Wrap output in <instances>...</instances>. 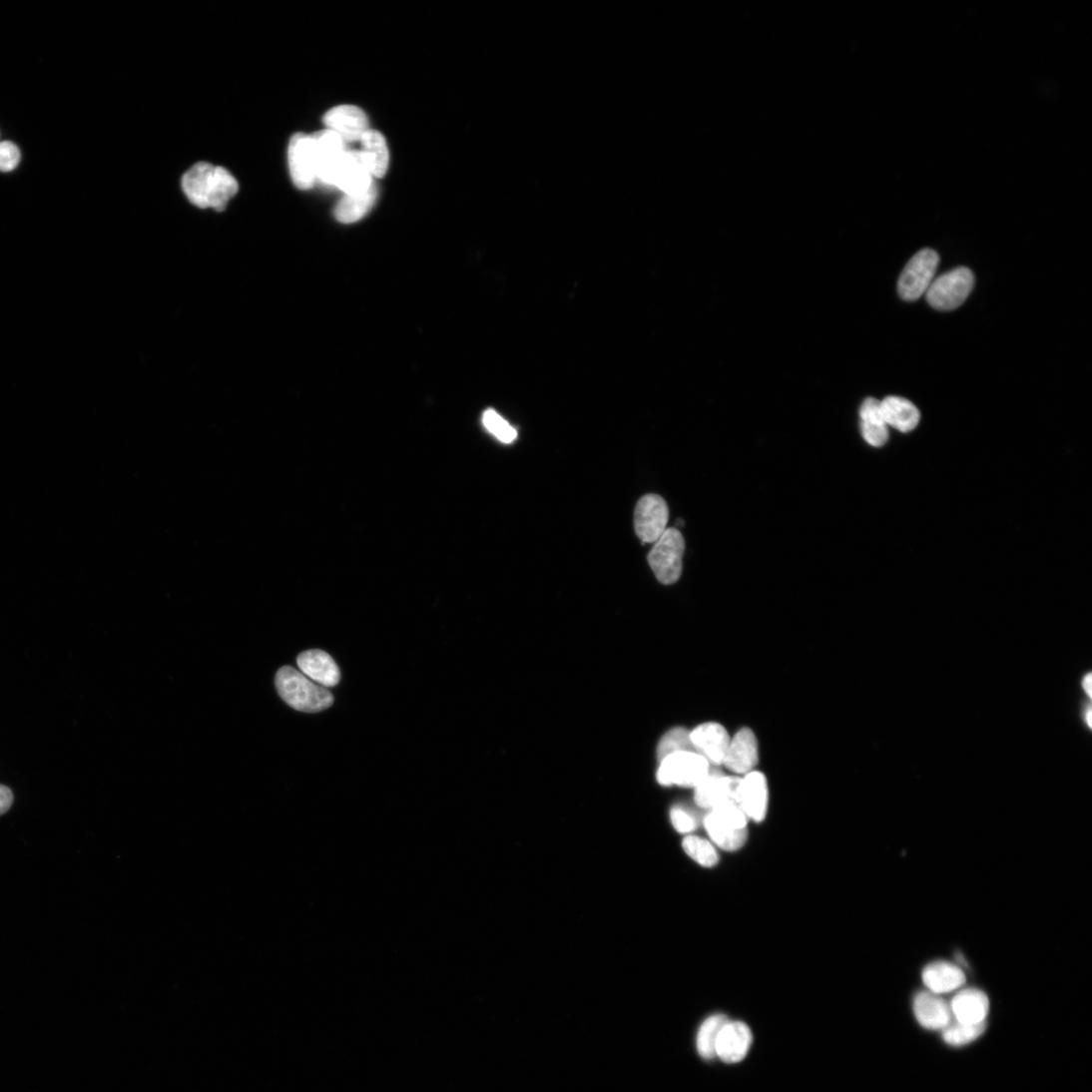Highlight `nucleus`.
I'll return each mask as SVG.
<instances>
[{
    "mask_svg": "<svg viewBox=\"0 0 1092 1092\" xmlns=\"http://www.w3.org/2000/svg\"><path fill=\"white\" fill-rule=\"evenodd\" d=\"M860 417L861 431L866 442L874 447L885 445L889 432L880 402L873 398L866 399L861 406Z\"/></svg>",
    "mask_w": 1092,
    "mask_h": 1092,
    "instance_id": "nucleus-22",
    "label": "nucleus"
},
{
    "mask_svg": "<svg viewBox=\"0 0 1092 1092\" xmlns=\"http://www.w3.org/2000/svg\"><path fill=\"white\" fill-rule=\"evenodd\" d=\"M880 405L887 426H891L903 433L916 428L920 420V414L917 408L908 400L891 396L880 402Z\"/></svg>",
    "mask_w": 1092,
    "mask_h": 1092,
    "instance_id": "nucleus-23",
    "label": "nucleus"
},
{
    "mask_svg": "<svg viewBox=\"0 0 1092 1092\" xmlns=\"http://www.w3.org/2000/svg\"><path fill=\"white\" fill-rule=\"evenodd\" d=\"M485 427L500 441L512 443L517 438V431L494 410H487L483 416Z\"/></svg>",
    "mask_w": 1092,
    "mask_h": 1092,
    "instance_id": "nucleus-30",
    "label": "nucleus"
},
{
    "mask_svg": "<svg viewBox=\"0 0 1092 1092\" xmlns=\"http://www.w3.org/2000/svg\"><path fill=\"white\" fill-rule=\"evenodd\" d=\"M1082 687L1084 692L1091 697V675L1090 673L1085 675L1082 680Z\"/></svg>",
    "mask_w": 1092,
    "mask_h": 1092,
    "instance_id": "nucleus-34",
    "label": "nucleus"
},
{
    "mask_svg": "<svg viewBox=\"0 0 1092 1092\" xmlns=\"http://www.w3.org/2000/svg\"><path fill=\"white\" fill-rule=\"evenodd\" d=\"M328 130L336 133L344 143L360 141L369 130L365 113L356 106L342 105L331 109L324 117Z\"/></svg>",
    "mask_w": 1092,
    "mask_h": 1092,
    "instance_id": "nucleus-16",
    "label": "nucleus"
},
{
    "mask_svg": "<svg viewBox=\"0 0 1092 1092\" xmlns=\"http://www.w3.org/2000/svg\"><path fill=\"white\" fill-rule=\"evenodd\" d=\"M986 1030V1023L978 1025L962 1024L952 1021L943 1030V1039L952 1047H962L976 1041Z\"/></svg>",
    "mask_w": 1092,
    "mask_h": 1092,
    "instance_id": "nucleus-28",
    "label": "nucleus"
},
{
    "mask_svg": "<svg viewBox=\"0 0 1092 1092\" xmlns=\"http://www.w3.org/2000/svg\"><path fill=\"white\" fill-rule=\"evenodd\" d=\"M741 780L742 778L727 776L719 770L711 769L704 782L694 789L695 803L701 809L710 811L726 805H738Z\"/></svg>",
    "mask_w": 1092,
    "mask_h": 1092,
    "instance_id": "nucleus-8",
    "label": "nucleus"
},
{
    "mask_svg": "<svg viewBox=\"0 0 1092 1092\" xmlns=\"http://www.w3.org/2000/svg\"><path fill=\"white\" fill-rule=\"evenodd\" d=\"M361 142V153L372 178L381 179L385 176L389 154L383 135L375 130H368Z\"/></svg>",
    "mask_w": 1092,
    "mask_h": 1092,
    "instance_id": "nucleus-24",
    "label": "nucleus"
},
{
    "mask_svg": "<svg viewBox=\"0 0 1092 1092\" xmlns=\"http://www.w3.org/2000/svg\"><path fill=\"white\" fill-rule=\"evenodd\" d=\"M287 160L294 186L302 191L313 188L317 181V174L310 135L297 133L291 137Z\"/></svg>",
    "mask_w": 1092,
    "mask_h": 1092,
    "instance_id": "nucleus-10",
    "label": "nucleus"
},
{
    "mask_svg": "<svg viewBox=\"0 0 1092 1092\" xmlns=\"http://www.w3.org/2000/svg\"><path fill=\"white\" fill-rule=\"evenodd\" d=\"M913 1011L919 1025L926 1030L943 1031L953 1021L950 1004L930 991L915 995Z\"/></svg>",
    "mask_w": 1092,
    "mask_h": 1092,
    "instance_id": "nucleus-15",
    "label": "nucleus"
},
{
    "mask_svg": "<svg viewBox=\"0 0 1092 1092\" xmlns=\"http://www.w3.org/2000/svg\"><path fill=\"white\" fill-rule=\"evenodd\" d=\"M21 161V152L12 142H0V172L14 171Z\"/></svg>",
    "mask_w": 1092,
    "mask_h": 1092,
    "instance_id": "nucleus-31",
    "label": "nucleus"
},
{
    "mask_svg": "<svg viewBox=\"0 0 1092 1092\" xmlns=\"http://www.w3.org/2000/svg\"><path fill=\"white\" fill-rule=\"evenodd\" d=\"M14 803V795L12 791L4 786H0V816L5 815L10 811Z\"/></svg>",
    "mask_w": 1092,
    "mask_h": 1092,
    "instance_id": "nucleus-33",
    "label": "nucleus"
},
{
    "mask_svg": "<svg viewBox=\"0 0 1092 1092\" xmlns=\"http://www.w3.org/2000/svg\"><path fill=\"white\" fill-rule=\"evenodd\" d=\"M275 686L285 704L297 712L320 713L334 704V696L327 688L315 684L289 666L278 670Z\"/></svg>",
    "mask_w": 1092,
    "mask_h": 1092,
    "instance_id": "nucleus-2",
    "label": "nucleus"
},
{
    "mask_svg": "<svg viewBox=\"0 0 1092 1092\" xmlns=\"http://www.w3.org/2000/svg\"><path fill=\"white\" fill-rule=\"evenodd\" d=\"M183 190L189 201L200 209L222 212L240 191V185L226 169L199 163L183 177Z\"/></svg>",
    "mask_w": 1092,
    "mask_h": 1092,
    "instance_id": "nucleus-1",
    "label": "nucleus"
},
{
    "mask_svg": "<svg viewBox=\"0 0 1092 1092\" xmlns=\"http://www.w3.org/2000/svg\"><path fill=\"white\" fill-rule=\"evenodd\" d=\"M296 663L299 671L308 679L313 680L325 688H332L340 682V670L327 653L320 650H310L301 653Z\"/></svg>",
    "mask_w": 1092,
    "mask_h": 1092,
    "instance_id": "nucleus-18",
    "label": "nucleus"
},
{
    "mask_svg": "<svg viewBox=\"0 0 1092 1092\" xmlns=\"http://www.w3.org/2000/svg\"><path fill=\"white\" fill-rule=\"evenodd\" d=\"M950 1008L956 1022L968 1025L985 1023L989 1011L987 995L976 988L959 991L951 1000Z\"/></svg>",
    "mask_w": 1092,
    "mask_h": 1092,
    "instance_id": "nucleus-19",
    "label": "nucleus"
},
{
    "mask_svg": "<svg viewBox=\"0 0 1092 1092\" xmlns=\"http://www.w3.org/2000/svg\"><path fill=\"white\" fill-rule=\"evenodd\" d=\"M940 264L937 253L922 250L917 253L904 268L899 280L898 292L907 301H913L923 295L934 279Z\"/></svg>",
    "mask_w": 1092,
    "mask_h": 1092,
    "instance_id": "nucleus-7",
    "label": "nucleus"
},
{
    "mask_svg": "<svg viewBox=\"0 0 1092 1092\" xmlns=\"http://www.w3.org/2000/svg\"><path fill=\"white\" fill-rule=\"evenodd\" d=\"M759 761L758 742L749 729L741 730L731 743L724 766L738 775H747L754 771Z\"/></svg>",
    "mask_w": 1092,
    "mask_h": 1092,
    "instance_id": "nucleus-17",
    "label": "nucleus"
},
{
    "mask_svg": "<svg viewBox=\"0 0 1092 1092\" xmlns=\"http://www.w3.org/2000/svg\"><path fill=\"white\" fill-rule=\"evenodd\" d=\"M729 1022L724 1015H715L701 1025L697 1035V1051L702 1058L712 1060L717 1057V1043L721 1031Z\"/></svg>",
    "mask_w": 1092,
    "mask_h": 1092,
    "instance_id": "nucleus-26",
    "label": "nucleus"
},
{
    "mask_svg": "<svg viewBox=\"0 0 1092 1092\" xmlns=\"http://www.w3.org/2000/svg\"><path fill=\"white\" fill-rule=\"evenodd\" d=\"M668 520L669 507L661 496L650 494L639 501L635 512V527L643 542H656L666 531Z\"/></svg>",
    "mask_w": 1092,
    "mask_h": 1092,
    "instance_id": "nucleus-11",
    "label": "nucleus"
},
{
    "mask_svg": "<svg viewBox=\"0 0 1092 1092\" xmlns=\"http://www.w3.org/2000/svg\"><path fill=\"white\" fill-rule=\"evenodd\" d=\"M710 762L696 752L670 755L660 761L658 783L663 787L695 789L711 771Z\"/></svg>",
    "mask_w": 1092,
    "mask_h": 1092,
    "instance_id": "nucleus-4",
    "label": "nucleus"
},
{
    "mask_svg": "<svg viewBox=\"0 0 1092 1092\" xmlns=\"http://www.w3.org/2000/svg\"><path fill=\"white\" fill-rule=\"evenodd\" d=\"M922 981L928 991L941 995L962 987L966 982V976L957 965L947 961H937L923 969Z\"/></svg>",
    "mask_w": 1092,
    "mask_h": 1092,
    "instance_id": "nucleus-21",
    "label": "nucleus"
},
{
    "mask_svg": "<svg viewBox=\"0 0 1092 1092\" xmlns=\"http://www.w3.org/2000/svg\"><path fill=\"white\" fill-rule=\"evenodd\" d=\"M768 800L767 780L761 772L753 771L742 778L738 805L749 819L761 822L766 818Z\"/></svg>",
    "mask_w": 1092,
    "mask_h": 1092,
    "instance_id": "nucleus-14",
    "label": "nucleus"
},
{
    "mask_svg": "<svg viewBox=\"0 0 1092 1092\" xmlns=\"http://www.w3.org/2000/svg\"><path fill=\"white\" fill-rule=\"evenodd\" d=\"M753 1042L750 1028L742 1022H728L720 1033L717 1056L726 1063H738L745 1059Z\"/></svg>",
    "mask_w": 1092,
    "mask_h": 1092,
    "instance_id": "nucleus-20",
    "label": "nucleus"
},
{
    "mask_svg": "<svg viewBox=\"0 0 1092 1092\" xmlns=\"http://www.w3.org/2000/svg\"><path fill=\"white\" fill-rule=\"evenodd\" d=\"M310 138L313 142L317 180L334 186L337 171L347 151L345 143L328 129L310 135Z\"/></svg>",
    "mask_w": 1092,
    "mask_h": 1092,
    "instance_id": "nucleus-9",
    "label": "nucleus"
},
{
    "mask_svg": "<svg viewBox=\"0 0 1092 1092\" xmlns=\"http://www.w3.org/2000/svg\"><path fill=\"white\" fill-rule=\"evenodd\" d=\"M749 819L736 804L710 811L705 827L713 841L725 850L741 848L748 837Z\"/></svg>",
    "mask_w": 1092,
    "mask_h": 1092,
    "instance_id": "nucleus-3",
    "label": "nucleus"
},
{
    "mask_svg": "<svg viewBox=\"0 0 1092 1092\" xmlns=\"http://www.w3.org/2000/svg\"><path fill=\"white\" fill-rule=\"evenodd\" d=\"M685 540L676 528H668L655 542L648 556L649 564L657 579L664 585H672L682 575Z\"/></svg>",
    "mask_w": 1092,
    "mask_h": 1092,
    "instance_id": "nucleus-5",
    "label": "nucleus"
},
{
    "mask_svg": "<svg viewBox=\"0 0 1092 1092\" xmlns=\"http://www.w3.org/2000/svg\"><path fill=\"white\" fill-rule=\"evenodd\" d=\"M690 738L695 752L705 757L710 764H724L731 738L723 726L716 723L701 725L690 733Z\"/></svg>",
    "mask_w": 1092,
    "mask_h": 1092,
    "instance_id": "nucleus-12",
    "label": "nucleus"
},
{
    "mask_svg": "<svg viewBox=\"0 0 1092 1092\" xmlns=\"http://www.w3.org/2000/svg\"><path fill=\"white\" fill-rule=\"evenodd\" d=\"M373 185L361 151L347 150L337 171L334 187L345 195H355L368 191Z\"/></svg>",
    "mask_w": 1092,
    "mask_h": 1092,
    "instance_id": "nucleus-13",
    "label": "nucleus"
},
{
    "mask_svg": "<svg viewBox=\"0 0 1092 1092\" xmlns=\"http://www.w3.org/2000/svg\"><path fill=\"white\" fill-rule=\"evenodd\" d=\"M671 821L675 829L681 833H691L697 827L695 817L682 807L672 809Z\"/></svg>",
    "mask_w": 1092,
    "mask_h": 1092,
    "instance_id": "nucleus-32",
    "label": "nucleus"
},
{
    "mask_svg": "<svg viewBox=\"0 0 1092 1092\" xmlns=\"http://www.w3.org/2000/svg\"><path fill=\"white\" fill-rule=\"evenodd\" d=\"M683 848L692 859L704 867H714L719 863L716 846L708 839L688 835L683 840Z\"/></svg>",
    "mask_w": 1092,
    "mask_h": 1092,
    "instance_id": "nucleus-27",
    "label": "nucleus"
},
{
    "mask_svg": "<svg viewBox=\"0 0 1092 1092\" xmlns=\"http://www.w3.org/2000/svg\"><path fill=\"white\" fill-rule=\"evenodd\" d=\"M376 197L375 184L364 193L345 195L335 208V218L342 224H352L359 221L373 207Z\"/></svg>",
    "mask_w": 1092,
    "mask_h": 1092,
    "instance_id": "nucleus-25",
    "label": "nucleus"
},
{
    "mask_svg": "<svg viewBox=\"0 0 1092 1092\" xmlns=\"http://www.w3.org/2000/svg\"><path fill=\"white\" fill-rule=\"evenodd\" d=\"M974 274L967 268H958L934 278L925 292L927 302L940 310L959 307L971 293Z\"/></svg>",
    "mask_w": 1092,
    "mask_h": 1092,
    "instance_id": "nucleus-6",
    "label": "nucleus"
},
{
    "mask_svg": "<svg viewBox=\"0 0 1092 1092\" xmlns=\"http://www.w3.org/2000/svg\"><path fill=\"white\" fill-rule=\"evenodd\" d=\"M682 752H695V750L691 742L690 732L683 728H677L669 731L662 738L657 755L659 761H662L670 755Z\"/></svg>",
    "mask_w": 1092,
    "mask_h": 1092,
    "instance_id": "nucleus-29",
    "label": "nucleus"
}]
</instances>
